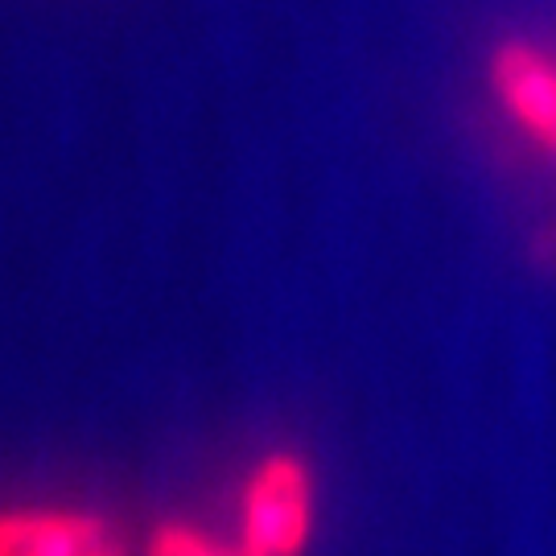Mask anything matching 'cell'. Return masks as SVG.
<instances>
[{
  "mask_svg": "<svg viewBox=\"0 0 556 556\" xmlns=\"http://www.w3.org/2000/svg\"><path fill=\"white\" fill-rule=\"evenodd\" d=\"M309 528V482L293 457L268 462L248 495L252 556H293Z\"/></svg>",
  "mask_w": 556,
  "mask_h": 556,
  "instance_id": "6da1fadb",
  "label": "cell"
},
{
  "mask_svg": "<svg viewBox=\"0 0 556 556\" xmlns=\"http://www.w3.org/2000/svg\"><path fill=\"white\" fill-rule=\"evenodd\" d=\"M0 556H124L116 532L87 516H4Z\"/></svg>",
  "mask_w": 556,
  "mask_h": 556,
  "instance_id": "7a4b0ae2",
  "label": "cell"
},
{
  "mask_svg": "<svg viewBox=\"0 0 556 556\" xmlns=\"http://www.w3.org/2000/svg\"><path fill=\"white\" fill-rule=\"evenodd\" d=\"M498 83L507 91V100L519 116L536 128L540 137H548L556 144V75L544 62L523 50V46H507L498 54Z\"/></svg>",
  "mask_w": 556,
  "mask_h": 556,
  "instance_id": "3957f363",
  "label": "cell"
},
{
  "mask_svg": "<svg viewBox=\"0 0 556 556\" xmlns=\"http://www.w3.org/2000/svg\"><path fill=\"white\" fill-rule=\"evenodd\" d=\"M149 556H252V548H223L215 540L199 536V532H186V528H165L157 532Z\"/></svg>",
  "mask_w": 556,
  "mask_h": 556,
  "instance_id": "277c9868",
  "label": "cell"
}]
</instances>
